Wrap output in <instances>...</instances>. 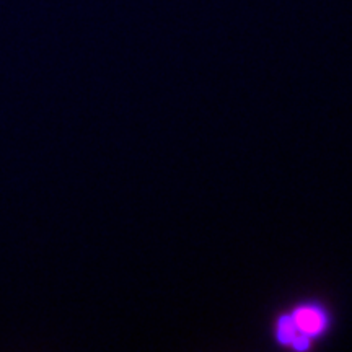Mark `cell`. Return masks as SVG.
I'll list each match as a JSON object with an SVG mask.
<instances>
[{"label":"cell","mask_w":352,"mask_h":352,"mask_svg":"<svg viewBox=\"0 0 352 352\" xmlns=\"http://www.w3.org/2000/svg\"><path fill=\"white\" fill-rule=\"evenodd\" d=\"M298 333L302 334H316L320 333L324 327V316L320 310L315 308H300L294 315Z\"/></svg>","instance_id":"6da1fadb"},{"label":"cell","mask_w":352,"mask_h":352,"mask_svg":"<svg viewBox=\"0 0 352 352\" xmlns=\"http://www.w3.org/2000/svg\"><path fill=\"white\" fill-rule=\"evenodd\" d=\"M298 334L297 324L294 321V316H283L279 320V327H277V338L283 344H292L294 338Z\"/></svg>","instance_id":"7a4b0ae2"},{"label":"cell","mask_w":352,"mask_h":352,"mask_svg":"<svg viewBox=\"0 0 352 352\" xmlns=\"http://www.w3.org/2000/svg\"><path fill=\"white\" fill-rule=\"evenodd\" d=\"M308 344H310V342H308L307 334H297L292 341V346L296 347V349H307Z\"/></svg>","instance_id":"3957f363"}]
</instances>
